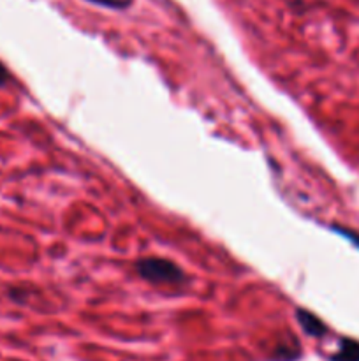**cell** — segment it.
<instances>
[{
  "label": "cell",
  "mask_w": 359,
  "mask_h": 361,
  "mask_svg": "<svg viewBox=\"0 0 359 361\" xmlns=\"http://www.w3.org/2000/svg\"><path fill=\"white\" fill-rule=\"evenodd\" d=\"M136 270L141 279L151 284L178 286L185 281L182 268L164 257H143L136 263Z\"/></svg>",
  "instance_id": "6da1fadb"
},
{
  "label": "cell",
  "mask_w": 359,
  "mask_h": 361,
  "mask_svg": "<svg viewBox=\"0 0 359 361\" xmlns=\"http://www.w3.org/2000/svg\"><path fill=\"white\" fill-rule=\"evenodd\" d=\"M296 319H298L299 326L303 328V331H305L306 335H310V337L320 338L327 334L326 324H324L315 314L310 312V310L296 309Z\"/></svg>",
  "instance_id": "7a4b0ae2"
},
{
  "label": "cell",
  "mask_w": 359,
  "mask_h": 361,
  "mask_svg": "<svg viewBox=\"0 0 359 361\" xmlns=\"http://www.w3.org/2000/svg\"><path fill=\"white\" fill-rule=\"evenodd\" d=\"M331 361H359V342L352 338H341L340 348L329 358Z\"/></svg>",
  "instance_id": "3957f363"
},
{
  "label": "cell",
  "mask_w": 359,
  "mask_h": 361,
  "mask_svg": "<svg viewBox=\"0 0 359 361\" xmlns=\"http://www.w3.org/2000/svg\"><path fill=\"white\" fill-rule=\"evenodd\" d=\"M87 2L95 4V6H101V7H108V9H116V11L129 9V7L132 6V0H87Z\"/></svg>",
  "instance_id": "277c9868"
},
{
  "label": "cell",
  "mask_w": 359,
  "mask_h": 361,
  "mask_svg": "<svg viewBox=\"0 0 359 361\" xmlns=\"http://www.w3.org/2000/svg\"><path fill=\"white\" fill-rule=\"evenodd\" d=\"M333 229H334V231H336V233H340V235L344 236V238L351 240V242L354 243V245L359 249V235H358V233L348 231V229H345V228H333Z\"/></svg>",
  "instance_id": "5b68a950"
},
{
  "label": "cell",
  "mask_w": 359,
  "mask_h": 361,
  "mask_svg": "<svg viewBox=\"0 0 359 361\" xmlns=\"http://www.w3.org/2000/svg\"><path fill=\"white\" fill-rule=\"evenodd\" d=\"M7 81H9V71L6 69V66H4V63H0V88L6 87Z\"/></svg>",
  "instance_id": "8992f818"
}]
</instances>
